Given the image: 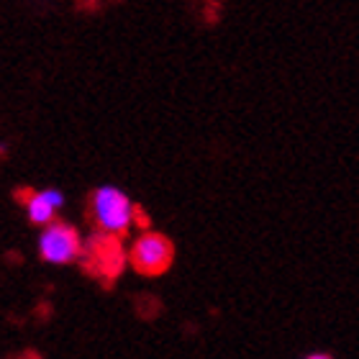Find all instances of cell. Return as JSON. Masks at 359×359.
<instances>
[{"instance_id": "8", "label": "cell", "mask_w": 359, "mask_h": 359, "mask_svg": "<svg viewBox=\"0 0 359 359\" xmlns=\"http://www.w3.org/2000/svg\"><path fill=\"white\" fill-rule=\"evenodd\" d=\"M306 359H331V354H308Z\"/></svg>"}, {"instance_id": "6", "label": "cell", "mask_w": 359, "mask_h": 359, "mask_svg": "<svg viewBox=\"0 0 359 359\" xmlns=\"http://www.w3.org/2000/svg\"><path fill=\"white\" fill-rule=\"evenodd\" d=\"M13 198L18 203H23V208L29 205L34 198H36V190H31V187H15V193H13Z\"/></svg>"}, {"instance_id": "1", "label": "cell", "mask_w": 359, "mask_h": 359, "mask_svg": "<svg viewBox=\"0 0 359 359\" xmlns=\"http://www.w3.org/2000/svg\"><path fill=\"white\" fill-rule=\"evenodd\" d=\"M80 267L85 275L103 285V287H113L116 280L123 275V269L128 264V252L123 249L118 236L111 233H93L83 244V255H80Z\"/></svg>"}, {"instance_id": "3", "label": "cell", "mask_w": 359, "mask_h": 359, "mask_svg": "<svg viewBox=\"0 0 359 359\" xmlns=\"http://www.w3.org/2000/svg\"><path fill=\"white\" fill-rule=\"evenodd\" d=\"M175 262V247L165 233L147 231L134 241L128 252V264L144 277H159Z\"/></svg>"}, {"instance_id": "2", "label": "cell", "mask_w": 359, "mask_h": 359, "mask_svg": "<svg viewBox=\"0 0 359 359\" xmlns=\"http://www.w3.org/2000/svg\"><path fill=\"white\" fill-rule=\"evenodd\" d=\"M134 205L118 187H97L90 201V216L100 233L123 239L134 224Z\"/></svg>"}, {"instance_id": "7", "label": "cell", "mask_w": 359, "mask_h": 359, "mask_svg": "<svg viewBox=\"0 0 359 359\" xmlns=\"http://www.w3.org/2000/svg\"><path fill=\"white\" fill-rule=\"evenodd\" d=\"M134 224L139 226V229H142L144 233L151 231V229H149V218H147V213H144L142 205H134Z\"/></svg>"}, {"instance_id": "9", "label": "cell", "mask_w": 359, "mask_h": 359, "mask_svg": "<svg viewBox=\"0 0 359 359\" xmlns=\"http://www.w3.org/2000/svg\"><path fill=\"white\" fill-rule=\"evenodd\" d=\"M21 359H41L36 352H26V354H21Z\"/></svg>"}, {"instance_id": "4", "label": "cell", "mask_w": 359, "mask_h": 359, "mask_svg": "<svg viewBox=\"0 0 359 359\" xmlns=\"http://www.w3.org/2000/svg\"><path fill=\"white\" fill-rule=\"evenodd\" d=\"M83 244L85 241L80 239L75 226L65 224V221H52L39 236V255L52 264H67L80 259Z\"/></svg>"}, {"instance_id": "5", "label": "cell", "mask_w": 359, "mask_h": 359, "mask_svg": "<svg viewBox=\"0 0 359 359\" xmlns=\"http://www.w3.org/2000/svg\"><path fill=\"white\" fill-rule=\"evenodd\" d=\"M62 205V195L57 190H44V193H36V198L26 205V213H29V221L36 226H49L54 221V210Z\"/></svg>"}]
</instances>
